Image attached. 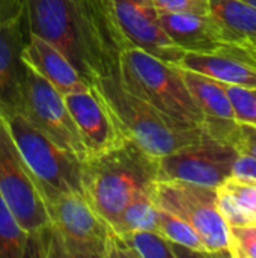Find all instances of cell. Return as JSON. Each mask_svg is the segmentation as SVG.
Segmentation results:
<instances>
[{
    "label": "cell",
    "mask_w": 256,
    "mask_h": 258,
    "mask_svg": "<svg viewBox=\"0 0 256 258\" xmlns=\"http://www.w3.org/2000/svg\"><path fill=\"white\" fill-rule=\"evenodd\" d=\"M27 32L57 47L94 86L119 76L124 35L113 0H21Z\"/></svg>",
    "instance_id": "1"
},
{
    "label": "cell",
    "mask_w": 256,
    "mask_h": 258,
    "mask_svg": "<svg viewBox=\"0 0 256 258\" xmlns=\"http://www.w3.org/2000/svg\"><path fill=\"white\" fill-rule=\"evenodd\" d=\"M158 180V159L130 138L103 154L81 162V194L89 206L113 227L127 203Z\"/></svg>",
    "instance_id": "2"
},
{
    "label": "cell",
    "mask_w": 256,
    "mask_h": 258,
    "mask_svg": "<svg viewBox=\"0 0 256 258\" xmlns=\"http://www.w3.org/2000/svg\"><path fill=\"white\" fill-rule=\"evenodd\" d=\"M48 225L29 239L27 257L107 258L112 227L81 194L42 192Z\"/></svg>",
    "instance_id": "3"
},
{
    "label": "cell",
    "mask_w": 256,
    "mask_h": 258,
    "mask_svg": "<svg viewBox=\"0 0 256 258\" xmlns=\"http://www.w3.org/2000/svg\"><path fill=\"white\" fill-rule=\"evenodd\" d=\"M94 86L106 98L127 136L154 159H161L205 138L201 127L183 122L128 92L121 85L119 76L103 79Z\"/></svg>",
    "instance_id": "4"
},
{
    "label": "cell",
    "mask_w": 256,
    "mask_h": 258,
    "mask_svg": "<svg viewBox=\"0 0 256 258\" xmlns=\"http://www.w3.org/2000/svg\"><path fill=\"white\" fill-rule=\"evenodd\" d=\"M119 82L128 92L164 113L196 127L202 125V112L187 89L180 67L128 45L119 59Z\"/></svg>",
    "instance_id": "5"
},
{
    "label": "cell",
    "mask_w": 256,
    "mask_h": 258,
    "mask_svg": "<svg viewBox=\"0 0 256 258\" xmlns=\"http://www.w3.org/2000/svg\"><path fill=\"white\" fill-rule=\"evenodd\" d=\"M155 204L187 222L201 237L208 255L229 257V227L217 207V187L178 180H157L152 184Z\"/></svg>",
    "instance_id": "6"
},
{
    "label": "cell",
    "mask_w": 256,
    "mask_h": 258,
    "mask_svg": "<svg viewBox=\"0 0 256 258\" xmlns=\"http://www.w3.org/2000/svg\"><path fill=\"white\" fill-rule=\"evenodd\" d=\"M0 113L21 156L33 172L41 192L59 190L65 194H81L80 159L56 145L21 113L5 110H0Z\"/></svg>",
    "instance_id": "7"
},
{
    "label": "cell",
    "mask_w": 256,
    "mask_h": 258,
    "mask_svg": "<svg viewBox=\"0 0 256 258\" xmlns=\"http://www.w3.org/2000/svg\"><path fill=\"white\" fill-rule=\"evenodd\" d=\"M0 194L29 237L48 225V212L41 187L21 156L0 113Z\"/></svg>",
    "instance_id": "8"
},
{
    "label": "cell",
    "mask_w": 256,
    "mask_h": 258,
    "mask_svg": "<svg viewBox=\"0 0 256 258\" xmlns=\"http://www.w3.org/2000/svg\"><path fill=\"white\" fill-rule=\"evenodd\" d=\"M24 63L26 79L23 85L21 109L18 113L56 145L72 153L83 162L88 157V151L63 95L26 60Z\"/></svg>",
    "instance_id": "9"
},
{
    "label": "cell",
    "mask_w": 256,
    "mask_h": 258,
    "mask_svg": "<svg viewBox=\"0 0 256 258\" xmlns=\"http://www.w3.org/2000/svg\"><path fill=\"white\" fill-rule=\"evenodd\" d=\"M238 150L229 144L205 138L158 159V180H178L205 187H219L232 177Z\"/></svg>",
    "instance_id": "10"
},
{
    "label": "cell",
    "mask_w": 256,
    "mask_h": 258,
    "mask_svg": "<svg viewBox=\"0 0 256 258\" xmlns=\"http://www.w3.org/2000/svg\"><path fill=\"white\" fill-rule=\"evenodd\" d=\"M63 98L78 128L88 157L110 151L128 139L112 107L95 86L83 92L63 95Z\"/></svg>",
    "instance_id": "11"
},
{
    "label": "cell",
    "mask_w": 256,
    "mask_h": 258,
    "mask_svg": "<svg viewBox=\"0 0 256 258\" xmlns=\"http://www.w3.org/2000/svg\"><path fill=\"white\" fill-rule=\"evenodd\" d=\"M116 18L127 39L170 65H180L186 51L166 33L152 0H113Z\"/></svg>",
    "instance_id": "12"
},
{
    "label": "cell",
    "mask_w": 256,
    "mask_h": 258,
    "mask_svg": "<svg viewBox=\"0 0 256 258\" xmlns=\"http://www.w3.org/2000/svg\"><path fill=\"white\" fill-rule=\"evenodd\" d=\"M24 15L0 26V110L20 112L26 63L23 50L27 42Z\"/></svg>",
    "instance_id": "13"
},
{
    "label": "cell",
    "mask_w": 256,
    "mask_h": 258,
    "mask_svg": "<svg viewBox=\"0 0 256 258\" xmlns=\"http://www.w3.org/2000/svg\"><path fill=\"white\" fill-rule=\"evenodd\" d=\"M160 21L169 38L186 53H217L231 48L219 24L210 14L160 12Z\"/></svg>",
    "instance_id": "14"
},
{
    "label": "cell",
    "mask_w": 256,
    "mask_h": 258,
    "mask_svg": "<svg viewBox=\"0 0 256 258\" xmlns=\"http://www.w3.org/2000/svg\"><path fill=\"white\" fill-rule=\"evenodd\" d=\"M23 59L45 77L62 95L83 92L91 88L57 47L35 33L29 32L27 35Z\"/></svg>",
    "instance_id": "15"
},
{
    "label": "cell",
    "mask_w": 256,
    "mask_h": 258,
    "mask_svg": "<svg viewBox=\"0 0 256 258\" xmlns=\"http://www.w3.org/2000/svg\"><path fill=\"white\" fill-rule=\"evenodd\" d=\"M178 67L226 85L256 88V65L232 48L205 54L186 53Z\"/></svg>",
    "instance_id": "16"
},
{
    "label": "cell",
    "mask_w": 256,
    "mask_h": 258,
    "mask_svg": "<svg viewBox=\"0 0 256 258\" xmlns=\"http://www.w3.org/2000/svg\"><path fill=\"white\" fill-rule=\"evenodd\" d=\"M210 15L231 47L256 50V8L244 0H210Z\"/></svg>",
    "instance_id": "17"
},
{
    "label": "cell",
    "mask_w": 256,
    "mask_h": 258,
    "mask_svg": "<svg viewBox=\"0 0 256 258\" xmlns=\"http://www.w3.org/2000/svg\"><path fill=\"white\" fill-rule=\"evenodd\" d=\"M180 71L196 106L202 112V125L211 121H237L222 82L184 68H180Z\"/></svg>",
    "instance_id": "18"
},
{
    "label": "cell",
    "mask_w": 256,
    "mask_h": 258,
    "mask_svg": "<svg viewBox=\"0 0 256 258\" xmlns=\"http://www.w3.org/2000/svg\"><path fill=\"white\" fill-rule=\"evenodd\" d=\"M152 184L149 187L139 190L127 203L116 224L112 227L113 231L119 234L130 233V231H145V230L157 231L158 207L152 197Z\"/></svg>",
    "instance_id": "19"
},
{
    "label": "cell",
    "mask_w": 256,
    "mask_h": 258,
    "mask_svg": "<svg viewBox=\"0 0 256 258\" xmlns=\"http://www.w3.org/2000/svg\"><path fill=\"white\" fill-rule=\"evenodd\" d=\"M119 236L125 242L133 258H178L195 255V252L175 245L157 231H130Z\"/></svg>",
    "instance_id": "20"
},
{
    "label": "cell",
    "mask_w": 256,
    "mask_h": 258,
    "mask_svg": "<svg viewBox=\"0 0 256 258\" xmlns=\"http://www.w3.org/2000/svg\"><path fill=\"white\" fill-rule=\"evenodd\" d=\"M29 239V233L20 225L0 194V258H26Z\"/></svg>",
    "instance_id": "21"
},
{
    "label": "cell",
    "mask_w": 256,
    "mask_h": 258,
    "mask_svg": "<svg viewBox=\"0 0 256 258\" xmlns=\"http://www.w3.org/2000/svg\"><path fill=\"white\" fill-rule=\"evenodd\" d=\"M157 233H160L163 237L174 242L175 245L187 248L189 251H192L198 255H208V252H207L201 237L196 234V231L187 222H184L178 216H175L160 207H158V219H157Z\"/></svg>",
    "instance_id": "22"
},
{
    "label": "cell",
    "mask_w": 256,
    "mask_h": 258,
    "mask_svg": "<svg viewBox=\"0 0 256 258\" xmlns=\"http://www.w3.org/2000/svg\"><path fill=\"white\" fill-rule=\"evenodd\" d=\"M229 97L235 119L240 124L256 127V88H244L223 83Z\"/></svg>",
    "instance_id": "23"
},
{
    "label": "cell",
    "mask_w": 256,
    "mask_h": 258,
    "mask_svg": "<svg viewBox=\"0 0 256 258\" xmlns=\"http://www.w3.org/2000/svg\"><path fill=\"white\" fill-rule=\"evenodd\" d=\"M217 207L228 227L256 225V213L240 204L228 190L220 186L217 187Z\"/></svg>",
    "instance_id": "24"
},
{
    "label": "cell",
    "mask_w": 256,
    "mask_h": 258,
    "mask_svg": "<svg viewBox=\"0 0 256 258\" xmlns=\"http://www.w3.org/2000/svg\"><path fill=\"white\" fill-rule=\"evenodd\" d=\"M229 257L256 258V225L229 227Z\"/></svg>",
    "instance_id": "25"
},
{
    "label": "cell",
    "mask_w": 256,
    "mask_h": 258,
    "mask_svg": "<svg viewBox=\"0 0 256 258\" xmlns=\"http://www.w3.org/2000/svg\"><path fill=\"white\" fill-rule=\"evenodd\" d=\"M225 190H228L240 204L246 209L256 213V181L246 180L238 177H229L225 183L220 184Z\"/></svg>",
    "instance_id": "26"
},
{
    "label": "cell",
    "mask_w": 256,
    "mask_h": 258,
    "mask_svg": "<svg viewBox=\"0 0 256 258\" xmlns=\"http://www.w3.org/2000/svg\"><path fill=\"white\" fill-rule=\"evenodd\" d=\"M160 12L174 14H210V0H152Z\"/></svg>",
    "instance_id": "27"
},
{
    "label": "cell",
    "mask_w": 256,
    "mask_h": 258,
    "mask_svg": "<svg viewBox=\"0 0 256 258\" xmlns=\"http://www.w3.org/2000/svg\"><path fill=\"white\" fill-rule=\"evenodd\" d=\"M235 148L240 154H247L256 159V127L241 124V132Z\"/></svg>",
    "instance_id": "28"
},
{
    "label": "cell",
    "mask_w": 256,
    "mask_h": 258,
    "mask_svg": "<svg viewBox=\"0 0 256 258\" xmlns=\"http://www.w3.org/2000/svg\"><path fill=\"white\" fill-rule=\"evenodd\" d=\"M232 177L246 178V180H255L256 181V159L247 154H240L237 160L234 162L232 168Z\"/></svg>",
    "instance_id": "29"
},
{
    "label": "cell",
    "mask_w": 256,
    "mask_h": 258,
    "mask_svg": "<svg viewBox=\"0 0 256 258\" xmlns=\"http://www.w3.org/2000/svg\"><path fill=\"white\" fill-rule=\"evenodd\" d=\"M23 14L21 0H0V26Z\"/></svg>",
    "instance_id": "30"
},
{
    "label": "cell",
    "mask_w": 256,
    "mask_h": 258,
    "mask_svg": "<svg viewBox=\"0 0 256 258\" xmlns=\"http://www.w3.org/2000/svg\"><path fill=\"white\" fill-rule=\"evenodd\" d=\"M232 48H234V51H237L238 54H241V56H244L246 59L252 60L256 65V50L255 51H244V50H238V48H235V47H232Z\"/></svg>",
    "instance_id": "31"
},
{
    "label": "cell",
    "mask_w": 256,
    "mask_h": 258,
    "mask_svg": "<svg viewBox=\"0 0 256 258\" xmlns=\"http://www.w3.org/2000/svg\"><path fill=\"white\" fill-rule=\"evenodd\" d=\"M244 2H247V3H250L252 6H255V8H256V0H244Z\"/></svg>",
    "instance_id": "32"
}]
</instances>
